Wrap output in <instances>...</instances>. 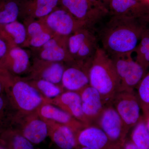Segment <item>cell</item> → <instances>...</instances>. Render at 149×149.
I'll use <instances>...</instances> for the list:
<instances>
[{"label":"cell","instance_id":"cell-1","mask_svg":"<svg viewBox=\"0 0 149 149\" xmlns=\"http://www.w3.org/2000/svg\"><path fill=\"white\" fill-rule=\"evenodd\" d=\"M110 16L99 32L102 48L110 56L133 53L147 22L132 17Z\"/></svg>","mask_w":149,"mask_h":149},{"label":"cell","instance_id":"cell-2","mask_svg":"<svg viewBox=\"0 0 149 149\" xmlns=\"http://www.w3.org/2000/svg\"><path fill=\"white\" fill-rule=\"evenodd\" d=\"M89 76V84L98 91L105 105L112 104L119 91V80L113 61L101 47L91 61Z\"/></svg>","mask_w":149,"mask_h":149},{"label":"cell","instance_id":"cell-3","mask_svg":"<svg viewBox=\"0 0 149 149\" xmlns=\"http://www.w3.org/2000/svg\"><path fill=\"white\" fill-rule=\"evenodd\" d=\"M0 80L5 95L17 115L33 113L46 103V98L32 85L16 80L9 72L0 70Z\"/></svg>","mask_w":149,"mask_h":149},{"label":"cell","instance_id":"cell-4","mask_svg":"<svg viewBox=\"0 0 149 149\" xmlns=\"http://www.w3.org/2000/svg\"><path fill=\"white\" fill-rule=\"evenodd\" d=\"M132 54L110 56L119 79L118 92L135 90L147 73V70L133 59Z\"/></svg>","mask_w":149,"mask_h":149},{"label":"cell","instance_id":"cell-5","mask_svg":"<svg viewBox=\"0 0 149 149\" xmlns=\"http://www.w3.org/2000/svg\"><path fill=\"white\" fill-rule=\"evenodd\" d=\"M112 105L129 131L142 117L141 105L135 90L118 92L113 100Z\"/></svg>","mask_w":149,"mask_h":149},{"label":"cell","instance_id":"cell-6","mask_svg":"<svg viewBox=\"0 0 149 149\" xmlns=\"http://www.w3.org/2000/svg\"><path fill=\"white\" fill-rule=\"evenodd\" d=\"M63 8L87 28L94 29L108 14L89 0H60Z\"/></svg>","mask_w":149,"mask_h":149},{"label":"cell","instance_id":"cell-7","mask_svg":"<svg viewBox=\"0 0 149 149\" xmlns=\"http://www.w3.org/2000/svg\"><path fill=\"white\" fill-rule=\"evenodd\" d=\"M96 125L113 142L123 146L129 131L112 105L105 107Z\"/></svg>","mask_w":149,"mask_h":149},{"label":"cell","instance_id":"cell-8","mask_svg":"<svg viewBox=\"0 0 149 149\" xmlns=\"http://www.w3.org/2000/svg\"><path fill=\"white\" fill-rule=\"evenodd\" d=\"M78 146L90 149H123L116 143L96 125L84 127L75 134Z\"/></svg>","mask_w":149,"mask_h":149},{"label":"cell","instance_id":"cell-9","mask_svg":"<svg viewBox=\"0 0 149 149\" xmlns=\"http://www.w3.org/2000/svg\"><path fill=\"white\" fill-rule=\"evenodd\" d=\"M81 99L82 109L88 125H96L106 106L100 93L90 85L78 92Z\"/></svg>","mask_w":149,"mask_h":149},{"label":"cell","instance_id":"cell-10","mask_svg":"<svg viewBox=\"0 0 149 149\" xmlns=\"http://www.w3.org/2000/svg\"><path fill=\"white\" fill-rule=\"evenodd\" d=\"M47 17L48 26L64 37H69L78 29L86 27L63 8L55 10Z\"/></svg>","mask_w":149,"mask_h":149},{"label":"cell","instance_id":"cell-11","mask_svg":"<svg viewBox=\"0 0 149 149\" xmlns=\"http://www.w3.org/2000/svg\"><path fill=\"white\" fill-rule=\"evenodd\" d=\"M26 116L22 123L20 122V126L16 128L32 144L41 143L49 135L47 124L36 111Z\"/></svg>","mask_w":149,"mask_h":149},{"label":"cell","instance_id":"cell-12","mask_svg":"<svg viewBox=\"0 0 149 149\" xmlns=\"http://www.w3.org/2000/svg\"><path fill=\"white\" fill-rule=\"evenodd\" d=\"M91 62L79 61L77 65L65 69L61 83L67 91L78 93L89 84V72Z\"/></svg>","mask_w":149,"mask_h":149},{"label":"cell","instance_id":"cell-13","mask_svg":"<svg viewBox=\"0 0 149 149\" xmlns=\"http://www.w3.org/2000/svg\"><path fill=\"white\" fill-rule=\"evenodd\" d=\"M145 6V3L139 0H109L108 11L110 16L132 17L149 23Z\"/></svg>","mask_w":149,"mask_h":149},{"label":"cell","instance_id":"cell-14","mask_svg":"<svg viewBox=\"0 0 149 149\" xmlns=\"http://www.w3.org/2000/svg\"><path fill=\"white\" fill-rule=\"evenodd\" d=\"M46 102L58 107L85 126H88L82 109L81 97L77 92L66 91L54 98H46Z\"/></svg>","mask_w":149,"mask_h":149},{"label":"cell","instance_id":"cell-15","mask_svg":"<svg viewBox=\"0 0 149 149\" xmlns=\"http://www.w3.org/2000/svg\"><path fill=\"white\" fill-rule=\"evenodd\" d=\"M36 112L44 120H52L68 126L75 134L86 127L68 113L52 104H43L37 109Z\"/></svg>","mask_w":149,"mask_h":149},{"label":"cell","instance_id":"cell-16","mask_svg":"<svg viewBox=\"0 0 149 149\" xmlns=\"http://www.w3.org/2000/svg\"><path fill=\"white\" fill-rule=\"evenodd\" d=\"M44 120L49 128L48 136L59 149L77 148L78 145L75 134L71 128L52 120Z\"/></svg>","mask_w":149,"mask_h":149},{"label":"cell","instance_id":"cell-17","mask_svg":"<svg viewBox=\"0 0 149 149\" xmlns=\"http://www.w3.org/2000/svg\"><path fill=\"white\" fill-rule=\"evenodd\" d=\"M29 57L24 50L18 47L9 48L5 56L0 61V70L13 74H19L27 70Z\"/></svg>","mask_w":149,"mask_h":149},{"label":"cell","instance_id":"cell-18","mask_svg":"<svg viewBox=\"0 0 149 149\" xmlns=\"http://www.w3.org/2000/svg\"><path fill=\"white\" fill-rule=\"evenodd\" d=\"M0 143L6 149H35L33 144L13 125L0 134Z\"/></svg>","mask_w":149,"mask_h":149},{"label":"cell","instance_id":"cell-19","mask_svg":"<svg viewBox=\"0 0 149 149\" xmlns=\"http://www.w3.org/2000/svg\"><path fill=\"white\" fill-rule=\"evenodd\" d=\"M0 37L8 45H20L24 42L26 37L24 25L19 22H13L5 24H0Z\"/></svg>","mask_w":149,"mask_h":149},{"label":"cell","instance_id":"cell-20","mask_svg":"<svg viewBox=\"0 0 149 149\" xmlns=\"http://www.w3.org/2000/svg\"><path fill=\"white\" fill-rule=\"evenodd\" d=\"M23 5L27 14L37 17L48 16L55 10L60 0H32L25 1Z\"/></svg>","mask_w":149,"mask_h":149},{"label":"cell","instance_id":"cell-21","mask_svg":"<svg viewBox=\"0 0 149 149\" xmlns=\"http://www.w3.org/2000/svg\"><path fill=\"white\" fill-rule=\"evenodd\" d=\"M44 50L41 54L42 59L47 61L60 62L72 59L63 48L60 46L54 39H51L43 46Z\"/></svg>","mask_w":149,"mask_h":149},{"label":"cell","instance_id":"cell-22","mask_svg":"<svg viewBox=\"0 0 149 149\" xmlns=\"http://www.w3.org/2000/svg\"><path fill=\"white\" fill-rule=\"evenodd\" d=\"M19 13L18 0H0V24L16 21Z\"/></svg>","mask_w":149,"mask_h":149},{"label":"cell","instance_id":"cell-23","mask_svg":"<svg viewBox=\"0 0 149 149\" xmlns=\"http://www.w3.org/2000/svg\"><path fill=\"white\" fill-rule=\"evenodd\" d=\"M130 140L139 148L149 149V132L143 115L132 128Z\"/></svg>","mask_w":149,"mask_h":149},{"label":"cell","instance_id":"cell-24","mask_svg":"<svg viewBox=\"0 0 149 149\" xmlns=\"http://www.w3.org/2000/svg\"><path fill=\"white\" fill-rule=\"evenodd\" d=\"M15 115L5 94L0 95V134L12 126Z\"/></svg>","mask_w":149,"mask_h":149},{"label":"cell","instance_id":"cell-25","mask_svg":"<svg viewBox=\"0 0 149 149\" xmlns=\"http://www.w3.org/2000/svg\"><path fill=\"white\" fill-rule=\"evenodd\" d=\"M137 95L145 120L149 116V71L136 88Z\"/></svg>","mask_w":149,"mask_h":149},{"label":"cell","instance_id":"cell-26","mask_svg":"<svg viewBox=\"0 0 149 149\" xmlns=\"http://www.w3.org/2000/svg\"><path fill=\"white\" fill-rule=\"evenodd\" d=\"M31 85L47 99L54 98L63 92L62 88L56 84L43 79H40Z\"/></svg>","mask_w":149,"mask_h":149},{"label":"cell","instance_id":"cell-27","mask_svg":"<svg viewBox=\"0 0 149 149\" xmlns=\"http://www.w3.org/2000/svg\"><path fill=\"white\" fill-rule=\"evenodd\" d=\"M65 68L58 63H53L45 68L41 72L42 79L57 84L61 83Z\"/></svg>","mask_w":149,"mask_h":149},{"label":"cell","instance_id":"cell-28","mask_svg":"<svg viewBox=\"0 0 149 149\" xmlns=\"http://www.w3.org/2000/svg\"><path fill=\"white\" fill-rule=\"evenodd\" d=\"M31 38L30 45L32 47H39L44 46L50 40L51 37L49 34L43 31L33 35Z\"/></svg>","mask_w":149,"mask_h":149},{"label":"cell","instance_id":"cell-29","mask_svg":"<svg viewBox=\"0 0 149 149\" xmlns=\"http://www.w3.org/2000/svg\"><path fill=\"white\" fill-rule=\"evenodd\" d=\"M97 7L106 12L109 15L108 5L109 0H89Z\"/></svg>","mask_w":149,"mask_h":149},{"label":"cell","instance_id":"cell-30","mask_svg":"<svg viewBox=\"0 0 149 149\" xmlns=\"http://www.w3.org/2000/svg\"><path fill=\"white\" fill-rule=\"evenodd\" d=\"M43 31V29L41 24L37 22H32L28 26V33L31 37L35 34Z\"/></svg>","mask_w":149,"mask_h":149},{"label":"cell","instance_id":"cell-31","mask_svg":"<svg viewBox=\"0 0 149 149\" xmlns=\"http://www.w3.org/2000/svg\"><path fill=\"white\" fill-rule=\"evenodd\" d=\"M8 49L7 43L0 37V61L5 56Z\"/></svg>","mask_w":149,"mask_h":149},{"label":"cell","instance_id":"cell-32","mask_svg":"<svg viewBox=\"0 0 149 149\" xmlns=\"http://www.w3.org/2000/svg\"><path fill=\"white\" fill-rule=\"evenodd\" d=\"M123 149H141L138 148L132 143L130 139H126L123 146Z\"/></svg>","mask_w":149,"mask_h":149},{"label":"cell","instance_id":"cell-33","mask_svg":"<svg viewBox=\"0 0 149 149\" xmlns=\"http://www.w3.org/2000/svg\"><path fill=\"white\" fill-rule=\"evenodd\" d=\"M3 94H4L3 87L2 84L0 80V95H3Z\"/></svg>","mask_w":149,"mask_h":149},{"label":"cell","instance_id":"cell-34","mask_svg":"<svg viewBox=\"0 0 149 149\" xmlns=\"http://www.w3.org/2000/svg\"><path fill=\"white\" fill-rule=\"evenodd\" d=\"M145 120H146L147 128H148V130L149 132V116Z\"/></svg>","mask_w":149,"mask_h":149},{"label":"cell","instance_id":"cell-35","mask_svg":"<svg viewBox=\"0 0 149 149\" xmlns=\"http://www.w3.org/2000/svg\"><path fill=\"white\" fill-rule=\"evenodd\" d=\"M76 149H90L89 148H85V147L81 146H77V148Z\"/></svg>","mask_w":149,"mask_h":149},{"label":"cell","instance_id":"cell-36","mask_svg":"<svg viewBox=\"0 0 149 149\" xmlns=\"http://www.w3.org/2000/svg\"><path fill=\"white\" fill-rule=\"evenodd\" d=\"M0 149H6L1 143H0Z\"/></svg>","mask_w":149,"mask_h":149},{"label":"cell","instance_id":"cell-37","mask_svg":"<svg viewBox=\"0 0 149 149\" xmlns=\"http://www.w3.org/2000/svg\"><path fill=\"white\" fill-rule=\"evenodd\" d=\"M146 2L149 3V0H144V3Z\"/></svg>","mask_w":149,"mask_h":149},{"label":"cell","instance_id":"cell-38","mask_svg":"<svg viewBox=\"0 0 149 149\" xmlns=\"http://www.w3.org/2000/svg\"><path fill=\"white\" fill-rule=\"evenodd\" d=\"M139 1H141L142 2L144 3V0H139Z\"/></svg>","mask_w":149,"mask_h":149},{"label":"cell","instance_id":"cell-39","mask_svg":"<svg viewBox=\"0 0 149 149\" xmlns=\"http://www.w3.org/2000/svg\"><path fill=\"white\" fill-rule=\"evenodd\" d=\"M24 1H27V0H24Z\"/></svg>","mask_w":149,"mask_h":149}]
</instances>
